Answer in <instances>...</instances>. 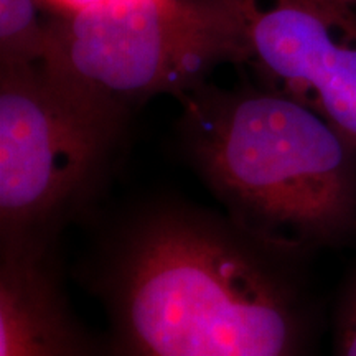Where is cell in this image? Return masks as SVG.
I'll return each mask as SVG.
<instances>
[{"instance_id":"6","label":"cell","mask_w":356,"mask_h":356,"mask_svg":"<svg viewBox=\"0 0 356 356\" xmlns=\"http://www.w3.org/2000/svg\"><path fill=\"white\" fill-rule=\"evenodd\" d=\"M0 356H108L74 317L56 246H0Z\"/></svg>"},{"instance_id":"8","label":"cell","mask_w":356,"mask_h":356,"mask_svg":"<svg viewBox=\"0 0 356 356\" xmlns=\"http://www.w3.org/2000/svg\"><path fill=\"white\" fill-rule=\"evenodd\" d=\"M337 356H356V273L345 284L335 314Z\"/></svg>"},{"instance_id":"4","label":"cell","mask_w":356,"mask_h":356,"mask_svg":"<svg viewBox=\"0 0 356 356\" xmlns=\"http://www.w3.org/2000/svg\"><path fill=\"white\" fill-rule=\"evenodd\" d=\"M44 65L134 108L180 97L222 63L241 65L233 22L213 0H119L92 10L50 13Z\"/></svg>"},{"instance_id":"1","label":"cell","mask_w":356,"mask_h":356,"mask_svg":"<svg viewBox=\"0 0 356 356\" xmlns=\"http://www.w3.org/2000/svg\"><path fill=\"white\" fill-rule=\"evenodd\" d=\"M305 254L181 200L132 207L97 238L89 289L108 356H304Z\"/></svg>"},{"instance_id":"2","label":"cell","mask_w":356,"mask_h":356,"mask_svg":"<svg viewBox=\"0 0 356 356\" xmlns=\"http://www.w3.org/2000/svg\"><path fill=\"white\" fill-rule=\"evenodd\" d=\"M184 152L231 220L309 256L356 239V145L259 83L177 97Z\"/></svg>"},{"instance_id":"10","label":"cell","mask_w":356,"mask_h":356,"mask_svg":"<svg viewBox=\"0 0 356 356\" xmlns=\"http://www.w3.org/2000/svg\"><path fill=\"white\" fill-rule=\"evenodd\" d=\"M348 2H351V3H353V2H356V0H348Z\"/></svg>"},{"instance_id":"9","label":"cell","mask_w":356,"mask_h":356,"mask_svg":"<svg viewBox=\"0 0 356 356\" xmlns=\"http://www.w3.org/2000/svg\"><path fill=\"white\" fill-rule=\"evenodd\" d=\"M115 2H119V0H42V3L48 10L60 13V15H74V13L106 7Z\"/></svg>"},{"instance_id":"7","label":"cell","mask_w":356,"mask_h":356,"mask_svg":"<svg viewBox=\"0 0 356 356\" xmlns=\"http://www.w3.org/2000/svg\"><path fill=\"white\" fill-rule=\"evenodd\" d=\"M51 43L42 0H0V66L42 65Z\"/></svg>"},{"instance_id":"3","label":"cell","mask_w":356,"mask_h":356,"mask_svg":"<svg viewBox=\"0 0 356 356\" xmlns=\"http://www.w3.org/2000/svg\"><path fill=\"white\" fill-rule=\"evenodd\" d=\"M131 108L44 65L0 66V246H58L96 210Z\"/></svg>"},{"instance_id":"5","label":"cell","mask_w":356,"mask_h":356,"mask_svg":"<svg viewBox=\"0 0 356 356\" xmlns=\"http://www.w3.org/2000/svg\"><path fill=\"white\" fill-rule=\"evenodd\" d=\"M256 83L327 119L356 145V12L348 0H213Z\"/></svg>"}]
</instances>
